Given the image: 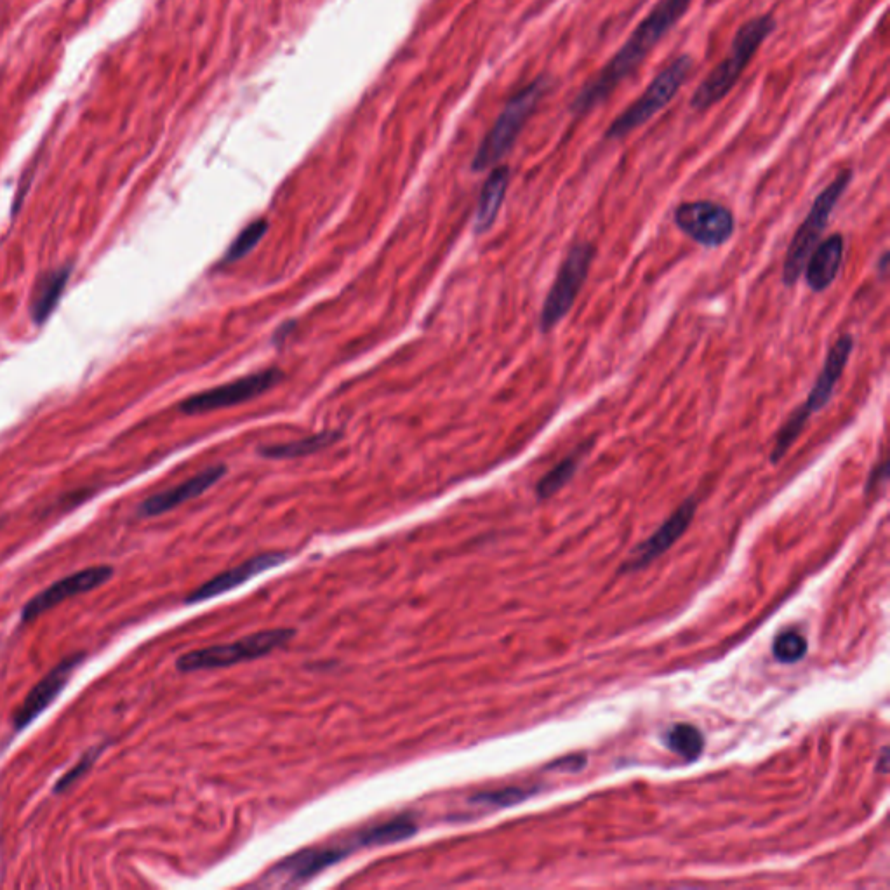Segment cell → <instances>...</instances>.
I'll use <instances>...</instances> for the list:
<instances>
[{
	"label": "cell",
	"mask_w": 890,
	"mask_h": 890,
	"mask_svg": "<svg viewBox=\"0 0 890 890\" xmlns=\"http://www.w3.org/2000/svg\"><path fill=\"white\" fill-rule=\"evenodd\" d=\"M282 378H284V374L279 369L254 372L244 378L235 379L232 383L214 386L211 390L192 395L190 399L181 402L180 411L188 416H195V414H206V412L221 411L226 407L239 406V404L249 402L268 390H272L273 386L279 385Z\"/></svg>",
	"instance_id": "cell-9"
},
{
	"label": "cell",
	"mask_w": 890,
	"mask_h": 890,
	"mask_svg": "<svg viewBox=\"0 0 890 890\" xmlns=\"http://www.w3.org/2000/svg\"><path fill=\"white\" fill-rule=\"evenodd\" d=\"M666 746L685 760H696L705 748V738L698 727L678 724L666 734Z\"/></svg>",
	"instance_id": "cell-24"
},
{
	"label": "cell",
	"mask_w": 890,
	"mask_h": 890,
	"mask_svg": "<svg viewBox=\"0 0 890 890\" xmlns=\"http://www.w3.org/2000/svg\"><path fill=\"white\" fill-rule=\"evenodd\" d=\"M548 87H550V80L541 75L510 98L498 120L494 122L491 131L482 141L479 150L475 153L472 164L473 171H485L489 167L496 166L499 160L512 150L515 141L524 129L525 122L538 108L539 101L543 100Z\"/></svg>",
	"instance_id": "cell-3"
},
{
	"label": "cell",
	"mask_w": 890,
	"mask_h": 890,
	"mask_svg": "<svg viewBox=\"0 0 890 890\" xmlns=\"http://www.w3.org/2000/svg\"><path fill=\"white\" fill-rule=\"evenodd\" d=\"M341 433L339 432H322L306 439L294 440L287 444L265 445L261 447L260 454L263 458L268 459H296L305 458L310 454L322 451L326 447L338 442Z\"/></svg>",
	"instance_id": "cell-21"
},
{
	"label": "cell",
	"mask_w": 890,
	"mask_h": 890,
	"mask_svg": "<svg viewBox=\"0 0 890 890\" xmlns=\"http://www.w3.org/2000/svg\"><path fill=\"white\" fill-rule=\"evenodd\" d=\"M845 242L840 233H833L819 242L805 265V280L814 293H823L837 279L844 261Z\"/></svg>",
	"instance_id": "cell-17"
},
{
	"label": "cell",
	"mask_w": 890,
	"mask_h": 890,
	"mask_svg": "<svg viewBox=\"0 0 890 890\" xmlns=\"http://www.w3.org/2000/svg\"><path fill=\"white\" fill-rule=\"evenodd\" d=\"M357 849H360L357 837L350 838L341 845H333V847L305 849V851L296 852L293 856L282 859L270 871V875H266V878H270L273 882L279 880L280 884H303L306 880L317 877L322 871L338 864L339 861H343Z\"/></svg>",
	"instance_id": "cell-10"
},
{
	"label": "cell",
	"mask_w": 890,
	"mask_h": 890,
	"mask_svg": "<svg viewBox=\"0 0 890 890\" xmlns=\"http://www.w3.org/2000/svg\"><path fill=\"white\" fill-rule=\"evenodd\" d=\"M593 440L588 444H583L576 451L571 452L567 458L562 459L558 465L553 466L550 472L546 473L543 479L539 480L536 485V494L539 499H548L555 496L558 491H562L565 485L569 484L574 475L578 472L581 459L585 458V454L592 449Z\"/></svg>",
	"instance_id": "cell-20"
},
{
	"label": "cell",
	"mask_w": 890,
	"mask_h": 890,
	"mask_svg": "<svg viewBox=\"0 0 890 890\" xmlns=\"http://www.w3.org/2000/svg\"><path fill=\"white\" fill-rule=\"evenodd\" d=\"M294 630L277 628L265 630L240 638L232 644L211 645L206 649L186 652L178 661L176 668L183 673L192 671L216 670L225 666L239 665L253 659L265 658L270 652L277 651L293 638Z\"/></svg>",
	"instance_id": "cell-6"
},
{
	"label": "cell",
	"mask_w": 890,
	"mask_h": 890,
	"mask_svg": "<svg viewBox=\"0 0 890 890\" xmlns=\"http://www.w3.org/2000/svg\"><path fill=\"white\" fill-rule=\"evenodd\" d=\"M887 479H889V465H887V461L884 459L880 465L873 468L868 485H866V492H870L873 487H878L880 484H885Z\"/></svg>",
	"instance_id": "cell-29"
},
{
	"label": "cell",
	"mask_w": 890,
	"mask_h": 890,
	"mask_svg": "<svg viewBox=\"0 0 890 890\" xmlns=\"http://www.w3.org/2000/svg\"><path fill=\"white\" fill-rule=\"evenodd\" d=\"M887 265H889V254L885 253L884 256L880 258V263H878V272H887Z\"/></svg>",
	"instance_id": "cell-31"
},
{
	"label": "cell",
	"mask_w": 890,
	"mask_h": 890,
	"mask_svg": "<svg viewBox=\"0 0 890 890\" xmlns=\"http://www.w3.org/2000/svg\"><path fill=\"white\" fill-rule=\"evenodd\" d=\"M776 30V20L771 14H762L757 18H751L741 25L734 39H732L731 51L727 58L720 61L717 67L706 75L698 89L691 98V108L696 112H705L708 108L715 107L731 93L738 84L739 77L743 75L746 67L755 58L758 49L762 47L767 37Z\"/></svg>",
	"instance_id": "cell-2"
},
{
	"label": "cell",
	"mask_w": 890,
	"mask_h": 890,
	"mask_svg": "<svg viewBox=\"0 0 890 890\" xmlns=\"http://www.w3.org/2000/svg\"><path fill=\"white\" fill-rule=\"evenodd\" d=\"M852 350H854V338L851 334H842L831 345L830 352L824 359L823 369L819 372L816 383L812 386L811 393L804 402V406L811 411V414L823 411L824 407L830 404L835 386L842 378L847 362L851 359Z\"/></svg>",
	"instance_id": "cell-15"
},
{
	"label": "cell",
	"mask_w": 890,
	"mask_h": 890,
	"mask_svg": "<svg viewBox=\"0 0 890 890\" xmlns=\"http://www.w3.org/2000/svg\"><path fill=\"white\" fill-rule=\"evenodd\" d=\"M852 181L851 169H845L838 174L830 185L824 188L823 192L817 195L811 211L805 216L802 225L798 226L797 232L791 239L786 256H784L783 265V284L786 287H793L797 284L798 279L804 273L805 265L809 261L814 247L819 244L821 235H823L828 221H830L833 209L838 206V202L842 199L845 190L849 188Z\"/></svg>",
	"instance_id": "cell-5"
},
{
	"label": "cell",
	"mask_w": 890,
	"mask_h": 890,
	"mask_svg": "<svg viewBox=\"0 0 890 890\" xmlns=\"http://www.w3.org/2000/svg\"><path fill=\"white\" fill-rule=\"evenodd\" d=\"M811 416V411L804 404L791 412L790 418L786 419V423L781 426V430L776 435V442H774L771 452L772 465H778L779 461H783L784 456L790 451L791 445L795 444L798 437L804 432Z\"/></svg>",
	"instance_id": "cell-23"
},
{
	"label": "cell",
	"mask_w": 890,
	"mask_h": 890,
	"mask_svg": "<svg viewBox=\"0 0 890 890\" xmlns=\"http://www.w3.org/2000/svg\"><path fill=\"white\" fill-rule=\"evenodd\" d=\"M268 232V221L258 220L246 226L242 232L237 235V239L233 240L232 246L226 251L223 263H235V261L246 258L247 254L253 253L258 247L261 240L265 239Z\"/></svg>",
	"instance_id": "cell-25"
},
{
	"label": "cell",
	"mask_w": 890,
	"mask_h": 890,
	"mask_svg": "<svg viewBox=\"0 0 890 890\" xmlns=\"http://www.w3.org/2000/svg\"><path fill=\"white\" fill-rule=\"evenodd\" d=\"M225 475V466H211V468L200 472L199 475H195L192 479L186 480L183 484L176 485L173 489H167V491L159 492L152 498H148L140 506V513L143 517H157V515H162V513L171 512V510L178 508L186 501H192V499L202 496L214 484H218Z\"/></svg>",
	"instance_id": "cell-16"
},
{
	"label": "cell",
	"mask_w": 890,
	"mask_h": 890,
	"mask_svg": "<svg viewBox=\"0 0 890 890\" xmlns=\"http://www.w3.org/2000/svg\"><path fill=\"white\" fill-rule=\"evenodd\" d=\"M286 560V553L277 552L263 553V555L249 558L244 564L237 565L230 571L221 572L218 576H214L213 579L206 581L204 585L199 586L195 592L190 593L186 597V604H199V602H206V600H211V598L220 597L223 593L235 590L237 586L244 585L247 581L256 578L261 572L284 564Z\"/></svg>",
	"instance_id": "cell-13"
},
{
	"label": "cell",
	"mask_w": 890,
	"mask_h": 890,
	"mask_svg": "<svg viewBox=\"0 0 890 890\" xmlns=\"http://www.w3.org/2000/svg\"><path fill=\"white\" fill-rule=\"evenodd\" d=\"M772 652L784 665H793L804 659L807 652V640L798 631H783L772 644Z\"/></svg>",
	"instance_id": "cell-26"
},
{
	"label": "cell",
	"mask_w": 890,
	"mask_h": 890,
	"mask_svg": "<svg viewBox=\"0 0 890 890\" xmlns=\"http://www.w3.org/2000/svg\"><path fill=\"white\" fill-rule=\"evenodd\" d=\"M694 515H696V499L689 498L671 513L670 519L666 520L644 545L638 546L631 557L628 569H640L644 565L651 564L652 560H656L666 550H670L671 546L677 543V539L687 531Z\"/></svg>",
	"instance_id": "cell-14"
},
{
	"label": "cell",
	"mask_w": 890,
	"mask_h": 890,
	"mask_svg": "<svg viewBox=\"0 0 890 890\" xmlns=\"http://www.w3.org/2000/svg\"><path fill=\"white\" fill-rule=\"evenodd\" d=\"M887 767H889V751L885 748L882 751V760H880V764H878V769L882 772H887Z\"/></svg>",
	"instance_id": "cell-30"
},
{
	"label": "cell",
	"mask_w": 890,
	"mask_h": 890,
	"mask_svg": "<svg viewBox=\"0 0 890 890\" xmlns=\"http://www.w3.org/2000/svg\"><path fill=\"white\" fill-rule=\"evenodd\" d=\"M82 659H84V654H77V656L61 661L60 665L54 666L53 670L49 671L46 677L42 678L39 684L28 692L25 701L18 706V710L14 711L13 727L16 731H21L32 724L35 718L39 717L40 713L60 696L61 691L67 687L70 675L74 673Z\"/></svg>",
	"instance_id": "cell-12"
},
{
	"label": "cell",
	"mask_w": 890,
	"mask_h": 890,
	"mask_svg": "<svg viewBox=\"0 0 890 890\" xmlns=\"http://www.w3.org/2000/svg\"><path fill=\"white\" fill-rule=\"evenodd\" d=\"M531 795L532 790H527V788H505V790L480 793V795L473 798V802L491 805V807H510V805L524 802V800H527Z\"/></svg>",
	"instance_id": "cell-27"
},
{
	"label": "cell",
	"mask_w": 890,
	"mask_h": 890,
	"mask_svg": "<svg viewBox=\"0 0 890 890\" xmlns=\"http://www.w3.org/2000/svg\"><path fill=\"white\" fill-rule=\"evenodd\" d=\"M691 4L692 0H659L651 13L631 32L625 44L619 47L618 53L579 91L572 101L571 112L585 115L593 108L600 107L621 86V82L640 67L652 49L670 34Z\"/></svg>",
	"instance_id": "cell-1"
},
{
	"label": "cell",
	"mask_w": 890,
	"mask_h": 890,
	"mask_svg": "<svg viewBox=\"0 0 890 890\" xmlns=\"http://www.w3.org/2000/svg\"><path fill=\"white\" fill-rule=\"evenodd\" d=\"M597 254V247L590 242H578L569 249L564 263L558 268L557 277L545 305L539 315V331L552 333L553 329L569 315L581 289L585 286L588 273Z\"/></svg>",
	"instance_id": "cell-7"
},
{
	"label": "cell",
	"mask_w": 890,
	"mask_h": 890,
	"mask_svg": "<svg viewBox=\"0 0 890 890\" xmlns=\"http://www.w3.org/2000/svg\"><path fill=\"white\" fill-rule=\"evenodd\" d=\"M692 67L694 60L689 54H682L671 61L668 67L663 68L652 79L644 93L612 120L611 126L605 131V140H623L633 131H637L638 127L644 126L645 122H649L656 113L668 107L684 86L685 80L689 79Z\"/></svg>",
	"instance_id": "cell-4"
},
{
	"label": "cell",
	"mask_w": 890,
	"mask_h": 890,
	"mask_svg": "<svg viewBox=\"0 0 890 890\" xmlns=\"http://www.w3.org/2000/svg\"><path fill=\"white\" fill-rule=\"evenodd\" d=\"M418 831V824L409 817H397L388 823L376 824L367 830L355 833L359 840L360 849L367 847H379V845L397 844L407 838L414 837Z\"/></svg>",
	"instance_id": "cell-22"
},
{
	"label": "cell",
	"mask_w": 890,
	"mask_h": 890,
	"mask_svg": "<svg viewBox=\"0 0 890 890\" xmlns=\"http://www.w3.org/2000/svg\"><path fill=\"white\" fill-rule=\"evenodd\" d=\"M673 220L680 232L705 247L724 246L736 230V218L731 209L710 200L680 204L673 213Z\"/></svg>",
	"instance_id": "cell-8"
},
{
	"label": "cell",
	"mask_w": 890,
	"mask_h": 890,
	"mask_svg": "<svg viewBox=\"0 0 890 890\" xmlns=\"http://www.w3.org/2000/svg\"><path fill=\"white\" fill-rule=\"evenodd\" d=\"M508 183H510V169L506 166L494 167L480 193L479 207L473 225L475 232H487L494 225L499 209L503 206Z\"/></svg>",
	"instance_id": "cell-18"
},
{
	"label": "cell",
	"mask_w": 890,
	"mask_h": 890,
	"mask_svg": "<svg viewBox=\"0 0 890 890\" xmlns=\"http://www.w3.org/2000/svg\"><path fill=\"white\" fill-rule=\"evenodd\" d=\"M113 569L110 565H94L87 567L84 571L75 572L72 576L60 579L53 585L46 588L44 592L35 595L23 609H21V621L28 623L39 618L40 614L53 609L61 602H65L68 598L77 597L82 593L93 592L96 588H100L103 583H107L112 578Z\"/></svg>",
	"instance_id": "cell-11"
},
{
	"label": "cell",
	"mask_w": 890,
	"mask_h": 890,
	"mask_svg": "<svg viewBox=\"0 0 890 890\" xmlns=\"http://www.w3.org/2000/svg\"><path fill=\"white\" fill-rule=\"evenodd\" d=\"M100 753V748H93V750L86 751L84 757L80 758L79 762H77V764H75L74 767L60 779V781H58V784L54 786V793H61V791L67 790V788H70L80 776H84V774L91 769L94 760L100 757Z\"/></svg>",
	"instance_id": "cell-28"
},
{
	"label": "cell",
	"mask_w": 890,
	"mask_h": 890,
	"mask_svg": "<svg viewBox=\"0 0 890 890\" xmlns=\"http://www.w3.org/2000/svg\"><path fill=\"white\" fill-rule=\"evenodd\" d=\"M70 275H72V268L63 266V268L46 273L35 287L34 299L30 305V315L37 326H42L51 317V313L65 293Z\"/></svg>",
	"instance_id": "cell-19"
}]
</instances>
